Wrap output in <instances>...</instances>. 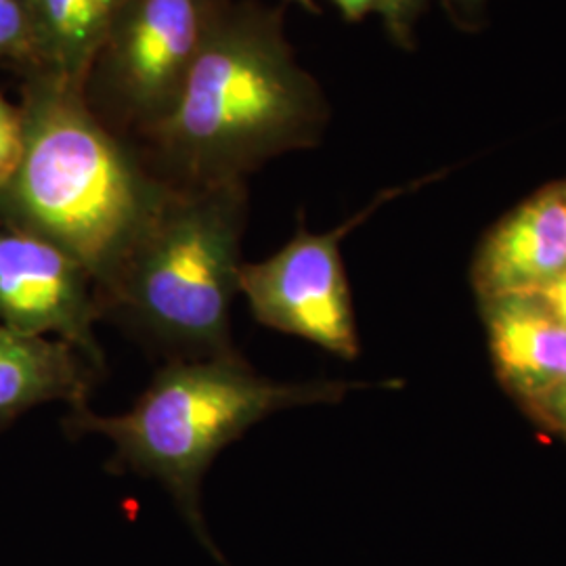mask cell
I'll use <instances>...</instances> for the list:
<instances>
[{"instance_id": "1", "label": "cell", "mask_w": 566, "mask_h": 566, "mask_svg": "<svg viewBox=\"0 0 566 566\" xmlns=\"http://www.w3.org/2000/svg\"><path fill=\"white\" fill-rule=\"evenodd\" d=\"M329 107L283 34L282 11L221 0L181 97L142 133L168 185L243 181L266 160L317 145Z\"/></svg>"}, {"instance_id": "2", "label": "cell", "mask_w": 566, "mask_h": 566, "mask_svg": "<svg viewBox=\"0 0 566 566\" xmlns=\"http://www.w3.org/2000/svg\"><path fill=\"white\" fill-rule=\"evenodd\" d=\"M23 122V156L0 189V214L11 229L42 238L78 261L99 292L168 182L109 133L81 88L42 76Z\"/></svg>"}, {"instance_id": "3", "label": "cell", "mask_w": 566, "mask_h": 566, "mask_svg": "<svg viewBox=\"0 0 566 566\" xmlns=\"http://www.w3.org/2000/svg\"><path fill=\"white\" fill-rule=\"evenodd\" d=\"M364 385L303 382L285 385L259 376L227 353L210 359L170 361L122 416H97L88 407L65 418L72 437L102 434L116 451L112 470H128L166 486L182 518L214 560L224 563L202 516V479L224 447L264 418L304 405L340 403Z\"/></svg>"}, {"instance_id": "4", "label": "cell", "mask_w": 566, "mask_h": 566, "mask_svg": "<svg viewBox=\"0 0 566 566\" xmlns=\"http://www.w3.org/2000/svg\"><path fill=\"white\" fill-rule=\"evenodd\" d=\"M245 206L243 181L166 185L118 271L97 292L102 317L118 319L175 361L233 353Z\"/></svg>"}, {"instance_id": "5", "label": "cell", "mask_w": 566, "mask_h": 566, "mask_svg": "<svg viewBox=\"0 0 566 566\" xmlns=\"http://www.w3.org/2000/svg\"><path fill=\"white\" fill-rule=\"evenodd\" d=\"M219 4L221 0L122 2L91 72L122 120L145 133L172 112Z\"/></svg>"}, {"instance_id": "6", "label": "cell", "mask_w": 566, "mask_h": 566, "mask_svg": "<svg viewBox=\"0 0 566 566\" xmlns=\"http://www.w3.org/2000/svg\"><path fill=\"white\" fill-rule=\"evenodd\" d=\"M409 189L413 185L388 189L364 212L327 233H308L301 224L280 252L263 263H243L240 292L256 322L317 344L336 357L355 359L359 334L340 243L374 210Z\"/></svg>"}, {"instance_id": "7", "label": "cell", "mask_w": 566, "mask_h": 566, "mask_svg": "<svg viewBox=\"0 0 566 566\" xmlns=\"http://www.w3.org/2000/svg\"><path fill=\"white\" fill-rule=\"evenodd\" d=\"M102 319L93 277L61 248L23 231H0V324L55 334L103 369L93 325Z\"/></svg>"}, {"instance_id": "8", "label": "cell", "mask_w": 566, "mask_h": 566, "mask_svg": "<svg viewBox=\"0 0 566 566\" xmlns=\"http://www.w3.org/2000/svg\"><path fill=\"white\" fill-rule=\"evenodd\" d=\"M566 273V187L547 185L516 206L481 243L472 283L481 301L537 294Z\"/></svg>"}, {"instance_id": "9", "label": "cell", "mask_w": 566, "mask_h": 566, "mask_svg": "<svg viewBox=\"0 0 566 566\" xmlns=\"http://www.w3.org/2000/svg\"><path fill=\"white\" fill-rule=\"evenodd\" d=\"M500 382L531 409L566 385V327L537 294L481 301Z\"/></svg>"}, {"instance_id": "10", "label": "cell", "mask_w": 566, "mask_h": 566, "mask_svg": "<svg viewBox=\"0 0 566 566\" xmlns=\"http://www.w3.org/2000/svg\"><path fill=\"white\" fill-rule=\"evenodd\" d=\"M93 371L76 346L0 324V428L51 401L86 407Z\"/></svg>"}, {"instance_id": "11", "label": "cell", "mask_w": 566, "mask_h": 566, "mask_svg": "<svg viewBox=\"0 0 566 566\" xmlns=\"http://www.w3.org/2000/svg\"><path fill=\"white\" fill-rule=\"evenodd\" d=\"M124 0H28L34 57L44 76L86 88L93 65Z\"/></svg>"}, {"instance_id": "12", "label": "cell", "mask_w": 566, "mask_h": 566, "mask_svg": "<svg viewBox=\"0 0 566 566\" xmlns=\"http://www.w3.org/2000/svg\"><path fill=\"white\" fill-rule=\"evenodd\" d=\"M34 55V28L28 0H0V57Z\"/></svg>"}, {"instance_id": "13", "label": "cell", "mask_w": 566, "mask_h": 566, "mask_svg": "<svg viewBox=\"0 0 566 566\" xmlns=\"http://www.w3.org/2000/svg\"><path fill=\"white\" fill-rule=\"evenodd\" d=\"M25 145V122L11 103L0 97V189H4L20 168Z\"/></svg>"}, {"instance_id": "14", "label": "cell", "mask_w": 566, "mask_h": 566, "mask_svg": "<svg viewBox=\"0 0 566 566\" xmlns=\"http://www.w3.org/2000/svg\"><path fill=\"white\" fill-rule=\"evenodd\" d=\"M426 0H380V15L392 41L411 46L413 21L418 20Z\"/></svg>"}, {"instance_id": "15", "label": "cell", "mask_w": 566, "mask_h": 566, "mask_svg": "<svg viewBox=\"0 0 566 566\" xmlns=\"http://www.w3.org/2000/svg\"><path fill=\"white\" fill-rule=\"evenodd\" d=\"M528 411L539 424L546 426L566 443V385L547 395L544 401L533 405Z\"/></svg>"}, {"instance_id": "16", "label": "cell", "mask_w": 566, "mask_h": 566, "mask_svg": "<svg viewBox=\"0 0 566 566\" xmlns=\"http://www.w3.org/2000/svg\"><path fill=\"white\" fill-rule=\"evenodd\" d=\"M537 296L554 313V317L566 327V273H563L558 280L547 283L544 290L537 292Z\"/></svg>"}, {"instance_id": "17", "label": "cell", "mask_w": 566, "mask_h": 566, "mask_svg": "<svg viewBox=\"0 0 566 566\" xmlns=\"http://www.w3.org/2000/svg\"><path fill=\"white\" fill-rule=\"evenodd\" d=\"M346 21H361L374 11H380V0H332Z\"/></svg>"}, {"instance_id": "18", "label": "cell", "mask_w": 566, "mask_h": 566, "mask_svg": "<svg viewBox=\"0 0 566 566\" xmlns=\"http://www.w3.org/2000/svg\"><path fill=\"white\" fill-rule=\"evenodd\" d=\"M290 2H298V4H303L304 9H308V11H319L317 4H315V0H290Z\"/></svg>"}, {"instance_id": "19", "label": "cell", "mask_w": 566, "mask_h": 566, "mask_svg": "<svg viewBox=\"0 0 566 566\" xmlns=\"http://www.w3.org/2000/svg\"><path fill=\"white\" fill-rule=\"evenodd\" d=\"M458 2H481V0H458Z\"/></svg>"}, {"instance_id": "20", "label": "cell", "mask_w": 566, "mask_h": 566, "mask_svg": "<svg viewBox=\"0 0 566 566\" xmlns=\"http://www.w3.org/2000/svg\"><path fill=\"white\" fill-rule=\"evenodd\" d=\"M565 187H566V182H565Z\"/></svg>"}]
</instances>
